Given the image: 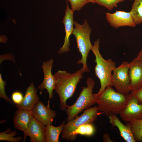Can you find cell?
<instances>
[{
  "mask_svg": "<svg viewBox=\"0 0 142 142\" xmlns=\"http://www.w3.org/2000/svg\"><path fill=\"white\" fill-rule=\"evenodd\" d=\"M83 73L81 68L72 74L59 70L53 75L55 80L54 89L59 96L62 110H65L67 101L73 95L78 83L83 78Z\"/></svg>",
  "mask_w": 142,
  "mask_h": 142,
  "instance_id": "6da1fadb",
  "label": "cell"
},
{
  "mask_svg": "<svg viewBox=\"0 0 142 142\" xmlns=\"http://www.w3.org/2000/svg\"><path fill=\"white\" fill-rule=\"evenodd\" d=\"M128 94L119 93L115 91L112 86H108L99 95L94 94L99 111L108 116L120 114L126 104Z\"/></svg>",
  "mask_w": 142,
  "mask_h": 142,
  "instance_id": "7a4b0ae2",
  "label": "cell"
},
{
  "mask_svg": "<svg viewBox=\"0 0 142 142\" xmlns=\"http://www.w3.org/2000/svg\"><path fill=\"white\" fill-rule=\"evenodd\" d=\"M100 42L99 39L94 41L91 49L95 57V74L99 79L100 84L99 91L97 93L94 94L96 96L100 94L107 87L113 86L111 77L113 71L115 67L114 61L110 59H105L101 55L99 50Z\"/></svg>",
  "mask_w": 142,
  "mask_h": 142,
  "instance_id": "3957f363",
  "label": "cell"
},
{
  "mask_svg": "<svg viewBox=\"0 0 142 142\" xmlns=\"http://www.w3.org/2000/svg\"><path fill=\"white\" fill-rule=\"evenodd\" d=\"M74 25L75 27L72 34L76 38L77 48L82 55L81 59L77 63L82 64V69L83 73L88 72L89 70L87 65V61L89 52L93 46L90 40L92 29L86 19L82 24L74 21Z\"/></svg>",
  "mask_w": 142,
  "mask_h": 142,
  "instance_id": "277c9868",
  "label": "cell"
},
{
  "mask_svg": "<svg viewBox=\"0 0 142 142\" xmlns=\"http://www.w3.org/2000/svg\"><path fill=\"white\" fill-rule=\"evenodd\" d=\"M87 87H82V90L75 102L72 105H67L65 112L67 115L66 121H70L75 118L84 109H86L95 103V98L93 93L95 81L88 78L86 80Z\"/></svg>",
  "mask_w": 142,
  "mask_h": 142,
  "instance_id": "5b68a950",
  "label": "cell"
},
{
  "mask_svg": "<svg viewBox=\"0 0 142 142\" xmlns=\"http://www.w3.org/2000/svg\"><path fill=\"white\" fill-rule=\"evenodd\" d=\"M98 106L89 108L84 111L80 116L67 121L63 125L61 133V138L68 141H72V134L81 125L88 123H92L95 121L99 114Z\"/></svg>",
  "mask_w": 142,
  "mask_h": 142,
  "instance_id": "8992f818",
  "label": "cell"
},
{
  "mask_svg": "<svg viewBox=\"0 0 142 142\" xmlns=\"http://www.w3.org/2000/svg\"><path fill=\"white\" fill-rule=\"evenodd\" d=\"M129 63L123 62L114 69L111 81L116 91L119 93L127 94L130 92V80L129 74Z\"/></svg>",
  "mask_w": 142,
  "mask_h": 142,
  "instance_id": "52a82bcc",
  "label": "cell"
},
{
  "mask_svg": "<svg viewBox=\"0 0 142 142\" xmlns=\"http://www.w3.org/2000/svg\"><path fill=\"white\" fill-rule=\"evenodd\" d=\"M127 123L142 118V104L139 103L136 98L131 93L128 94L125 106L119 114Z\"/></svg>",
  "mask_w": 142,
  "mask_h": 142,
  "instance_id": "ba28073f",
  "label": "cell"
},
{
  "mask_svg": "<svg viewBox=\"0 0 142 142\" xmlns=\"http://www.w3.org/2000/svg\"><path fill=\"white\" fill-rule=\"evenodd\" d=\"M53 62L52 59L43 62L42 68L44 74V78L42 82L38 88L40 90L39 94L40 95L42 94L44 89L47 90L49 94V100L48 102V104H49L50 99L53 97V91L55 85V78L51 72Z\"/></svg>",
  "mask_w": 142,
  "mask_h": 142,
  "instance_id": "9c48e42d",
  "label": "cell"
},
{
  "mask_svg": "<svg viewBox=\"0 0 142 142\" xmlns=\"http://www.w3.org/2000/svg\"><path fill=\"white\" fill-rule=\"evenodd\" d=\"M105 14L108 23L115 28L124 26L134 27L136 26L130 12L119 11L113 13L106 12Z\"/></svg>",
  "mask_w": 142,
  "mask_h": 142,
  "instance_id": "30bf717a",
  "label": "cell"
},
{
  "mask_svg": "<svg viewBox=\"0 0 142 142\" xmlns=\"http://www.w3.org/2000/svg\"><path fill=\"white\" fill-rule=\"evenodd\" d=\"M32 111L33 117L45 126L52 124L57 114L55 111L50 109L49 105L45 106L40 101Z\"/></svg>",
  "mask_w": 142,
  "mask_h": 142,
  "instance_id": "8fae6325",
  "label": "cell"
},
{
  "mask_svg": "<svg viewBox=\"0 0 142 142\" xmlns=\"http://www.w3.org/2000/svg\"><path fill=\"white\" fill-rule=\"evenodd\" d=\"M68 0L66 1L67 6L65 10V15L63 18L62 22L64 24L65 28V36L63 46L58 51V53L60 54L67 52L70 50L69 48L70 45L69 38L72 34L73 31V25L74 21L73 19L74 12L69 8Z\"/></svg>",
  "mask_w": 142,
  "mask_h": 142,
  "instance_id": "7c38bea8",
  "label": "cell"
},
{
  "mask_svg": "<svg viewBox=\"0 0 142 142\" xmlns=\"http://www.w3.org/2000/svg\"><path fill=\"white\" fill-rule=\"evenodd\" d=\"M130 92L142 87V61L136 58L129 63Z\"/></svg>",
  "mask_w": 142,
  "mask_h": 142,
  "instance_id": "4fadbf2b",
  "label": "cell"
},
{
  "mask_svg": "<svg viewBox=\"0 0 142 142\" xmlns=\"http://www.w3.org/2000/svg\"><path fill=\"white\" fill-rule=\"evenodd\" d=\"M45 126L33 117L29 124L28 129L23 132V142H25L26 138L29 136L31 142H45Z\"/></svg>",
  "mask_w": 142,
  "mask_h": 142,
  "instance_id": "5bb4252c",
  "label": "cell"
},
{
  "mask_svg": "<svg viewBox=\"0 0 142 142\" xmlns=\"http://www.w3.org/2000/svg\"><path fill=\"white\" fill-rule=\"evenodd\" d=\"M37 92V90L34 83L32 82L26 89L22 102L19 104L16 105V108L17 109L23 108L32 110L40 101Z\"/></svg>",
  "mask_w": 142,
  "mask_h": 142,
  "instance_id": "9a60e30c",
  "label": "cell"
},
{
  "mask_svg": "<svg viewBox=\"0 0 142 142\" xmlns=\"http://www.w3.org/2000/svg\"><path fill=\"white\" fill-rule=\"evenodd\" d=\"M15 112L13 121L14 128L23 132L28 129V125L33 117L32 110L24 109H18Z\"/></svg>",
  "mask_w": 142,
  "mask_h": 142,
  "instance_id": "2e32d148",
  "label": "cell"
},
{
  "mask_svg": "<svg viewBox=\"0 0 142 142\" xmlns=\"http://www.w3.org/2000/svg\"><path fill=\"white\" fill-rule=\"evenodd\" d=\"M110 123L113 126L117 127L121 136L127 142H135L130 127L129 123L123 124L116 115L112 114L108 116Z\"/></svg>",
  "mask_w": 142,
  "mask_h": 142,
  "instance_id": "e0dca14e",
  "label": "cell"
},
{
  "mask_svg": "<svg viewBox=\"0 0 142 142\" xmlns=\"http://www.w3.org/2000/svg\"><path fill=\"white\" fill-rule=\"evenodd\" d=\"M65 122L64 121L60 125L57 126H55L52 124L45 126V142H58Z\"/></svg>",
  "mask_w": 142,
  "mask_h": 142,
  "instance_id": "ac0fdd59",
  "label": "cell"
},
{
  "mask_svg": "<svg viewBox=\"0 0 142 142\" xmlns=\"http://www.w3.org/2000/svg\"><path fill=\"white\" fill-rule=\"evenodd\" d=\"M95 132V129L92 123H88L81 125L72 134V141L75 140L79 135L91 136L94 134Z\"/></svg>",
  "mask_w": 142,
  "mask_h": 142,
  "instance_id": "d6986e66",
  "label": "cell"
},
{
  "mask_svg": "<svg viewBox=\"0 0 142 142\" xmlns=\"http://www.w3.org/2000/svg\"><path fill=\"white\" fill-rule=\"evenodd\" d=\"M130 12L136 25L142 23V0H134Z\"/></svg>",
  "mask_w": 142,
  "mask_h": 142,
  "instance_id": "ffe728a7",
  "label": "cell"
},
{
  "mask_svg": "<svg viewBox=\"0 0 142 142\" xmlns=\"http://www.w3.org/2000/svg\"><path fill=\"white\" fill-rule=\"evenodd\" d=\"M129 124L135 141L142 142V118Z\"/></svg>",
  "mask_w": 142,
  "mask_h": 142,
  "instance_id": "44dd1931",
  "label": "cell"
},
{
  "mask_svg": "<svg viewBox=\"0 0 142 142\" xmlns=\"http://www.w3.org/2000/svg\"><path fill=\"white\" fill-rule=\"evenodd\" d=\"M10 128H8L4 131L0 133V140L8 141L11 142H19L23 139L22 136L14 137L17 135L16 131L11 132Z\"/></svg>",
  "mask_w": 142,
  "mask_h": 142,
  "instance_id": "7402d4cb",
  "label": "cell"
},
{
  "mask_svg": "<svg viewBox=\"0 0 142 142\" xmlns=\"http://www.w3.org/2000/svg\"><path fill=\"white\" fill-rule=\"evenodd\" d=\"M125 0H95V3L103 6L108 10H112L118 3Z\"/></svg>",
  "mask_w": 142,
  "mask_h": 142,
  "instance_id": "603a6c76",
  "label": "cell"
},
{
  "mask_svg": "<svg viewBox=\"0 0 142 142\" xmlns=\"http://www.w3.org/2000/svg\"><path fill=\"white\" fill-rule=\"evenodd\" d=\"M6 84V82L3 80L2 74L0 73V98L4 99L7 102L14 105V103L12 99L7 96L6 93L5 88Z\"/></svg>",
  "mask_w": 142,
  "mask_h": 142,
  "instance_id": "cb8c5ba5",
  "label": "cell"
},
{
  "mask_svg": "<svg viewBox=\"0 0 142 142\" xmlns=\"http://www.w3.org/2000/svg\"><path fill=\"white\" fill-rule=\"evenodd\" d=\"M70 3L71 9L74 12L79 11L88 2L87 0H68Z\"/></svg>",
  "mask_w": 142,
  "mask_h": 142,
  "instance_id": "d4e9b609",
  "label": "cell"
},
{
  "mask_svg": "<svg viewBox=\"0 0 142 142\" xmlns=\"http://www.w3.org/2000/svg\"><path fill=\"white\" fill-rule=\"evenodd\" d=\"M11 97L13 103L16 105H18L22 102L24 97L23 94L21 92L16 91L12 93Z\"/></svg>",
  "mask_w": 142,
  "mask_h": 142,
  "instance_id": "484cf974",
  "label": "cell"
},
{
  "mask_svg": "<svg viewBox=\"0 0 142 142\" xmlns=\"http://www.w3.org/2000/svg\"><path fill=\"white\" fill-rule=\"evenodd\" d=\"M130 93L136 98L139 103L142 104V87Z\"/></svg>",
  "mask_w": 142,
  "mask_h": 142,
  "instance_id": "4316f807",
  "label": "cell"
},
{
  "mask_svg": "<svg viewBox=\"0 0 142 142\" xmlns=\"http://www.w3.org/2000/svg\"><path fill=\"white\" fill-rule=\"evenodd\" d=\"M103 141L104 142H113V141L111 139L109 135L107 133H105L103 135Z\"/></svg>",
  "mask_w": 142,
  "mask_h": 142,
  "instance_id": "83f0119b",
  "label": "cell"
},
{
  "mask_svg": "<svg viewBox=\"0 0 142 142\" xmlns=\"http://www.w3.org/2000/svg\"><path fill=\"white\" fill-rule=\"evenodd\" d=\"M0 42L3 43H4L7 41L8 39L7 38V37L4 35L3 36H0Z\"/></svg>",
  "mask_w": 142,
  "mask_h": 142,
  "instance_id": "f1b7e54d",
  "label": "cell"
},
{
  "mask_svg": "<svg viewBox=\"0 0 142 142\" xmlns=\"http://www.w3.org/2000/svg\"><path fill=\"white\" fill-rule=\"evenodd\" d=\"M136 58L139 60L142 61V48L138 54Z\"/></svg>",
  "mask_w": 142,
  "mask_h": 142,
  "instance_id": "f546056e",
  "label": "cell"
},
{
  "mask_svg": "<svg viewBox=\"0 0 142 142\" xmlns=\"http://www.w3.org/2000/svg\"><path fill=\"white\" fill-rule=\"evenodd\" d=\"M88 3H95V0H87Z\"/></svg>",
  "mask_w": 142,
  "mask_h": 142,
  "instance_id": "4dcf8cb0",
  "label": "cell"
},
{
  "mask_svg": "<svg viewBox=\"0 0 142 142\" xmlns=\"http://www.w3.org/2000/svg\"><path fill=\"white\" fill-rule=\"evenodd\" d=\"M130 0V1H132V0Z\"/></svg>",
  "mask_w": 142,
  "mask_h": 142,
  "instance_id": "1f68e13d",
  "label": "cell"
}]
</instances>
